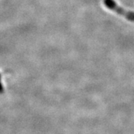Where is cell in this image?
<instances>
[{"instance_id":"obj_1","label":"cell","mask_w":134,"mask_h":134,"mask_svg":"<svg viewBox=\"0 0 134 134\" xmlns=\"http://www.w3.org/2000/svg\"><path fill=\"white\" fill-rule=\"evenodd\" d=\"M2 90V86H1V84H0V91Z\"/></svg>"}]
</instances>
